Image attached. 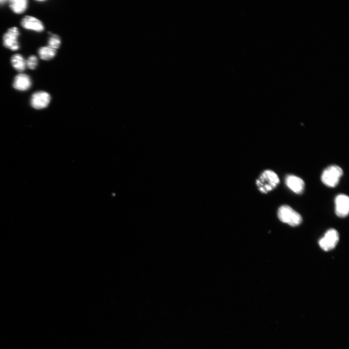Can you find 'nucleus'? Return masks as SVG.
Instances as JSON below:
<instances>
[{
	"label": "nucleus",
	"instance_id": "f257e3e1",
	"mask_svg": "<svg viewBox=\"0 0 349 349\" xmlns=\"http://www.w3.org/2000/svg\"><path fill=\"white\" fill-rule=\"evenodd\" d=\"M279 183L280 178L277 174L270 169L263 171L255 181L258 190L263 194L271 191Z\"/></svg>",
	"mask_w": 349,
	"mask_h": 349
},
{
	"label": "nucleus",
	"instance_id": "f03ea898",
	"mask_svg": "<svg viewBox=\"0 0 349 349\" xmlns=\"http://www.w3.org/2000/svg\"><path fill=\"white\" fill-rule=\"evenodd\" d=\"M343 174V169L337 165H331L326 168L321 175V180L326 186L336 187Z\"/></svg>",
	"mask_w": 349,
	"mask_h": 349
},
{
	"label": "nucleus",
	"instance_id": "7ed1b4c3",
	"mask_svg": "<svg viewBox=\"0 0 349 349\" xmlns=\"http://www.w3.org/2000/svg\"><path fill=\"white\" fill-rule=\"evenodd\" d=\"M279 219L283 222L291 226L295 227L302 222L301 215L288 205H282L277 212Z\"/></svg>",
	"mask_w": 349,
	"mask_h": 349
},
{
	"label": "nucleus",
	"instance_id": "20e7f679",
	"mask_svg": "<svg viewBox=\"0 0 349 349\" xmlns=\"http://www.w3.org/2000/svg\"><path fill=\"white\" fill-rule=\"evenodd\" d=\"M339 236L336 230L329 229L318 241L319 247L323 251L328 252L334 249L338 243Z\"/></svg>",
	"mask_w": 349,
	"mask_h": 349
},
{
	"label": "nucleus",
	"instance_id": "39448f33",
	"mask_svg": "<svg viewBox=\"0 0 349 349\" xmlns=\"http://www.w3.org/2000/svg\"><path fill=\"white\" fill-rule=\"evenodd\" d=\"M19 32L17 27H13L8 29L3 35V46L12 50L19 49V45L17 41Z\"/></svg>",
	"mask_w": 349,
	"mask_h": 349
},
{
	"label": "nucleus",
	"instance_id": "423d86ee",
	"mask_svg": "<svg viewBox=\"0 0 349 349\" xmlns=\"http://www.w3.org/2000/svg\"><path fill=\"white\" fill-rule=\"evenodd\" d=\"M51 99L50 95L45 91H37L31 96V104L35 109H42L49 105Z\"/></svg>",
	"mask_w": 349,
	"mask_h": 349
},
{
	"label": "nucleus",
	"instance_id": "0eeeda50",
	"mask_svg": "<svg viewBox=\"0 0 349 349\" xmlns=\"http://www.w3.org/2000/svg\"><path fill=\"white\" fill-rule=\"evenodd\" d=\"M335 213L340 218L346 217L349 211V198L345 194L337 195L334 199Z\"/></svg>",
	"mask_w": 349,
	"mask_h": 349
},
{
	"label": "nucleus",
	"instance_id": "6e6552de",
	"mask_svg": "<svg viewBox=\"0 0 349 349\" xmlns=\"http://www.w3.org/2000/svg\"><path fill=\"white\" fill-rule=\"evenodd\" d=\"M285 183L287 187L295 193L300 194L304 190V181L301 177L295 175H287L285 179Z\"/></svg>",
	"mask_w": 349,
	"mask_h": 349
},
{
	"label": "nucleus",
	"instance_id": "1a4fd4ad",
	"mask_svg": "<svg viewBox=\"0 0 349 349\" xmlns=\"http://www.w3.org/2000/svg\"><path fill=\"white\" fill-rule=\"evenodd\" d=\"M21 25L27 30L36 32H42L44 30L43 23L38 19L32 16H25L21 21Z\"/></svg>",
	"mask_w": 349,
	"mask_h": 349
},
{
	"label": "nucleus",
	"instance_id": "9d476101",
	"mask_svg": "<svg viewBox=\"0 0 349 349\" xmlns=\"http://www.w3.org/2000/svg\"><path fill=\"white\" fill-rule=\"evenodd\" d=\"M32 80L30 77L27 74L20 73L14 78L13 86L18 91H24L30 88Z\"/></svg>",
	"mask_w": 349,
	"mask_h": 349
},
{
	"label": "nucleus",
	"instance_id": "9b49d317",
	"mask_svg": "<svg viewBox=\"0 0 349 349\" xmlns=\"http://www.w3.org/2000/svg\"><path fill=\"white\" fill-rule=\"evenodd\" d=\"M9 5L13 12L17 14L24 13L27 8L28 1L26 0H11Z\"/></svg>",
	"mask_w": 349,
	"mask_h": 349
},
{
	"label": "nucleus",
	"instance_id": "f8f14e48",
	"mask_svg": "<svg viewBox=\"0 0 349 349\" xmlns=\"http://www.w3.org/2000/svg\"><path fill=\"white\" fill-rule=\"evenodd\" d=\"M11 62L13 67L18 72H22L26 68V60L20 54L13 55L11 57Z\"/></svg>",
	"mask_w": 349,
	"mask_h": 349
},
{
	"label": "nucleus",
	"instance_id": "ddd939ff",
	"mask_svg": "<svg viewBox=\"0 0 349 349\" xmlns=\"http://www.w3.org/2000/svg\"><path fill=\"white\" fill-rule=\"evenodd\" d=\"M38 52L42 60L48 61L54 57L56 54V49L49 46H45L39 48Z\"/></svg>",
	"mask_w": 349,
	"mask_h": 349
},
{
	"label": "nucleus",
	"instance_id": "4468645a",
	"mask_svg": "<svg viewBox=\"0 0 349 349\" xmlns=\"http://www.w3.org/2000/svg\"><path fill=\"white\" fill-rule=\"evenodd\" d=\"M61 43V41L59 36L56 34H52L48 39V46L56 49L60 47Z\"/></svg>",
	"mask_w": 349,
	"mask_h": 349
},
{
	"label": "nucleus",
	"instance_id": "2eb2a0df",
	"mask_svg": "<svg viewBox=\"0 0 349 349\" xmlns=\"http://www.w3.org/2000/svg\"><path fill=\"white\" fill-rule=\"evenodd\" d=\"M26 66L30 69H35L38 64V59L35 55L30 56L26 61Z\"/></svg>",
	"mask_w": 349,
	"mask_h": 349
},
{
	"label": "nucleus",
	"instance_id": "dca6fc26",
	"mask_svg": "<svg viewBox=\"0 0 349 349\" xmlns=\"http://www.w3.org/2000/svg\"><path fill=\"white\" fill-rule=\"evenodd\" d=\"M6 2H7V1L5 0H0V5L4 4Z\"/></svg>",
	"mask_w": 349,
	"mask_h": 349
}]
</instances>
